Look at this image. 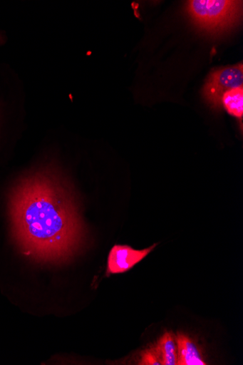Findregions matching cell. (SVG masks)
Instances as JSON below:
<instances>
[{
  "label": "cell",
  "mask_w": 243,
  "mask_h": 365,
  "mask_svg": "<svg viewBox=\"0 0 243 365\" xmlns=\"http://www.w3.org/2000/svg\"><path fill=\"white\" fill-rule=\"evenodd\" d=\"M9 215L18 247L37 262L66 263L86 245L87 230L75 191L52 167L30 174L14 187Z\"/></svg>",
  "instance_id": "cell-1"
},
{
  "label": "cell",
  "mask_w": 243,
  "mask_h": 365,
  "mask_svg": "<svg viewBox=\"0 0 243 365\" xmlns=\"http://www.w3.org/2000/svg\"><path fill=\"white\" fill-rule=\"evenodd\" d=\"M242 1L232 0H192L187 11L201 29L217 32L233 25L242 11Z\"/></svg>",
  "instance_id": "cell-2"
},
{
  "label": "cell",
  "mask_w": 243,
  "mask_h": 365,
  "mask_svg": "<svg viewBox=\"0 0 243 365\" xmlns=\"http://www.w3.org/2000/svg\"><path fill=\"white\" fill-rule=\"evenodd\" d=\"M240 86H243L242 63L212 72L206 80L203 96L208 103L219 108L222 106L224 93Z\"/></svg>",
  "instance_id": "cell-3"
},
{
  "label": "cell",
  "mask_w": 243,
  "mask_h": 365,
  "mask_svg": "<svg viewBox=\"0 0 243 365\" xmlns=\"http://www.w3.org/2000/svg\"><path fill=\"white\" fill-rule=\"evenodd\" d=\"M158 245L154 244L144 250H135L128 245H115L108 258L106 276L120 274L131 270L135 265L145 259Z\"/></svg>",
  "instance_id": "cell-4"
},
{
  "label": "cell",
  "mask_w": 243,
  "mask_h": 365,
  "mask_svg": "<svg viewBox=\"0 0 243 365\" xmlns=\"http://www.w3.org/2000/svg\"><path fill=\"white\" fill-rule=\"evenodd\" d=\"M179 365H206L202 352L194 341L187 334L179 333L176 335Z\"/></svg>",
  "instance_id": "cell-5"
},
{
  "label": "cell",
  "mask_w": 243,
  "mask_h": 365,
  "mask_svg": "<svg viewBox=\"0 0 243 365\" xmlns=\"http://www.w3.org/2000/svg\"><path fill=\"white\" fill-rule=\"evenodd\" d=\"M162 364L177 365L178 351L176 336L172 331H166L156 344Z\"/></svg>",
  "instance_id": "cell-6"
},
{
  "label": "cell",
  "mask_w": 243,
  "mask_h": 365,
  "mask_svg": "<svg viewBox=\"0 0 243 365\" xmlns=\"http://www.w3.org/2000/svg\"><path fill=\"white\" fill-rule=\"evenodd\" d=\"M222 106L229 115L242 120L243 116V86L224 93L222 98Z\"/></svg>",
  "instance_id": "cell-7"
},
{
  "label": "cell",
  "mask_w": 243,
  "mask_h": 365,
  "mask_svg": "<svg viewBox=\"0 0 243 365\" xmlns=\"http://www.w3.org/2000/svg\"><path fill=\"white\" fill-rule=\"evenodd\" d=\"M140 364L161 365L162 361L156 344L145 349L140 354Z\"/></svg>",
  "instance_id": "cell-8"
}]
</instances>
